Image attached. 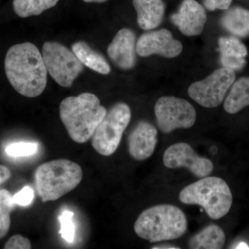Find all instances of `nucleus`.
<instances>
[{"label": "nucleus", "instance_id": "obj_27", "mask_svg": "<svg viewBox=\"0 0 249 249\" xmlns=\"http://www.w3.org/2000/svg\"><path fill=\"white\" fill-rule=\"evenodd\" d=\"M232 0H204L203 4L206 9L209 11L214 10H227L230 7Z\"/></svg>", "mask_w": 249, "mask_h": 249}, {"label": "nucleus", "instance_id": "obj_21", "mask_svg": "<svg viewBox=\"0 0 249 249\" xmlns=\"http://www.w3.org/2000/svg\"><path fill=\"white\" fill-rule=\"evenodd\" d=\"M59 0H14L15 13L20 18L39 16L54 7Z\"/></svg>", "mask_w": 249, "mask_h": 249}, {"label": "nucleus", "instance_id": "obj_10", "mask_svg": "<svg viewBox=\"0 0 249 249\" xmlns=\"http://www.w3.org/2000/svg\"><path fill=\"white\" fill-rule=\"evenodd\" d=\"M163 161L166 168H186L199 178L209 176L214 167L211 160L198 155L186 142H178L168 147L163 155Z\"/></svg>", "mask_w": 249, "mask_h": 249}, {"label": "nucleus", "instance_id": "obj_28", "mask_svg": "<svg viewBox=\"0 0 249 249\" xmlns=\"http://www.w3.org/2000/svg\"><path fill=\"white\" fill-rule=\"evenodd\" d=\"M11 178V172L8 167L0 165V186L9 181Z\"/></svg>", "mask_w": 249, "mask_h": 249}, {"label": "nucleus", "instance_id": "obj_12", "mask_svg": "<svg viewBox=\"0 0 249 249\" xmlns=\"http://www.w3.org/2000/svg\"><path fill=\"white\" fill-rule=\"evenodd\" d=\"M183 34L194 36L201 34L207 21L204 6L196 0H183L178 12L170 18Z\"/></svg>", "mask_w": 249, "mask_h": 249}, {"label": "nucleus", "instance_id": "obj_17", "mask_svg": "<svg viewBox=\"0 0 249 249\" xmlns=\"http://www.w3.org/2000/svg\"><path fill=\"white\" fill-rule=\"evenodd\" d=\"M71 49L79 61L90 70L103 75L109 74L111 71L107 60L101 53L93 50L87 42L83 41L75 42Z\"/></svg>", "mask_w": 249, "mask_h": 249}, {"label": "nucleus", "instance_id": "obj_24", "mask_svg": "<svg viewBox=\"0 0 249 249\" xmlns=\"http://www.w3.org/2000/svg\"><path fill=\"white\" fill-rule=\"evenodd\" d=\"M37 149H38V144L36 142H14L6 147V152L10 157H28L36 154Z\"/></svg>", "mask_w": 249, "mask_h": 249}, {"label": "nucleus", "instance_id": "obj_29", "mask_svg": "<svg viewBox=\"0 0 249 249\" xmlns=\"http://www.w3.org/2000/svg\"><path fill=\"white\" fill-rule=\"evenodd\" d=\"M152 249H179L178 247H175V246L170 245H157L155 246V247H152Z\"/></svg>", "mask_w": 249, "mask_h": 249}, {"label": "nucleus", "instance_id": "obj_14", "mask_svg": "<svg viewBox=\"0 0 249 249\" xmlns=\"http://www.w3.org/2000/svg\"><path fill=\"white\" fill-rule=\"evenodd\" d=\"M158 132L153 124L142 121L132 129L128 139L129 153L134 160H144L155 152Z\"/></svg>", "mask_w": 249, "mask_h": 249}, {"label": "nucleus", "instance_id": "obj_20", "mask_svg": "<svg viewBox=\"0 0 249 249\" xmlns=\"http://www.w3.org/2000/svg\"><path fill=\"white\" fill-rule=\"evenodd\" d=\"M231 88L224 101V108L229 114H234L249 106V77L234 82Z\"/></svg>", "mask_w": 249, "mask_h": 249}, {"label": "nucleus", "instance_id": "obj_2", "mask_svg": "<svg viewBox=\"0 0 249 249\" xmlns=\"http://www.w3.org/2000/svg\"><path fill=\"white\" fill-rule=\"evenodd\" d=\"M60 117L69 136L73 142L85 143L92 137L107 110L96 95L83 93L62 101Z\"/></svg>", "mask_w": 249, "mask_h": 249}, {"label": "nucleus", "instance_id": "obj_11", "mask_svg": "<svg viewBox=\"0 0 249 249\" xmlns=\"http://www.w3.org/2000/svg\"><path fill=\"white\" fill-rule=\"evenodd\" d=\"M182 49L181 42L175 40L173 34L164 29L142 34L137 42V53L142 57L157 54L173 58L178 56Z\"/></svg>", "mask_w": 249, "mask_h": 249}, {"label": "nucleus", "instance_id": "obj_5", "mask_svg": "<svg viewBox=\"0 0 249 249\" xmlns=\"http://www.w3.org/2000/svg\"><path fill=\"white\" fill-rule=\"evenodd\" d=\"M179 199L183 204L199 205L211 219H219L230 211L232 195L224 179L207 176L183 188Z\"/></svg>", "mask_w": 249, "mask_h": 249}, {"label": "nucleus", "instance_id": "obj_3", "mask_svg": "<svg viewBox=\"0 0 249 249\" xmlns=\"http://www.w3.org/2000/svg\"><path fill=\"white\" fill-rule=\"evenodd\" d=\"M188 220L179 208L161 204L149 208L137 218L134 231L150 242L176 240L186 233Z\"/></svg>", "mask_w": 249, "mask_h": 249}, {"label": "nucleus", "instance_id": "obj_1", "mask_svg": "<svg viewBox=\"0 0 249 249\" xmlns=\"http://www.w3.org/2000/svg\"><path fill=\"white\" fill-rule=\"evenodd\" d=\"M4 69L9 83L19 94L40 96L47 83V71L42 53L31 42L18 44L8 50Z\"/></svg>", "mask_w": 249, "mask_h": 249}, {"label": "nucleus", "instance_id": "obj_9", "mask_svg": "<svg viewBox=\"0 0 249 249\" xmlns=\"http://www.w3.org/2000/svg\"><path fill=\"white\" fill-rule=\"evenodd\" d=\"M235 77L233 70L225 67L218 69L205 79L193 83L188 88V94L202 107H217L231 88Z\"/></svg>", "mask_w": 249, "mask_h": 249}, {"label": "nucleus", "instance_id": "obj_30", "mask_svg": "<svg viewBox=\"0 0 249 249\" xmlns=\"http://www.w3.org/2000/svg\"><path fill=\"white\" fill-rule=\"evenodd\" d=\"M86 3H104L108 0H83Z\"/></svg>", "mask_w": 249, "mask_h": 249}, {"label": "nucleus", "instance_id": "obj_13", "mask_svg": "<svg viewBox=\"0 0 249 249\" xmlns=\"http://www.w3.org/2000/svg\"><path fill=\"white\" fill-rule=\"evenodd\" d=\"M137 37L129 29H123L114 36L107 47L111 61L123 70L133 68L137 62Z\"/></svg>", "mask_w": 249, "mask_h": 249}, {"label": "nucleus", "instance_id": "obj_18", "mask_svg": "<svg viewBox=\"0 0 249 249\" xmlns=\"http://www.w3.org/2000/svg\"><path fill=\"white\" fill-rule=\"evenodd\" d=\"M221 18L222 27L237 37L249 36V11L235 6L225 10Z\"/></svg>", "mask_w": 249, "mask_h": 249}, {"label": "nucleus", "instance_id": "obj_22", "mask_svg": "<svg viewBox=\"0 0 249 249\" xmlns=\"http://www.w3.org/2000/svg\"><path fill=\"white\" fill-rule=\"evenodd\" d=\"M16 205L14 197L9 191L0 190V240L9 233L11 227V213Z\"/></svg>", "mask_w": 249, "mask_h": 249}, {"label": "nucleus", "instance_id": "obj_25", "mask_svg": "<svg viewBox=\"0 0 249 249\" xmlns=\"http://www.w3.org/2000/svg\"><path fill=\"white\" fill-rule=\"evenodd\" d=\"M14 202L21 206H27L34 199V191L31 186H26L13 196Z\"/></svg>", "mask_w": 249, "mask_h": 249}, {"label": "nucleus", "instance_id": "obj_4", "mask_svg": "<svg viewBox=\"0 0 249 249\" xmlns=\"http://www.w3.org/2000/svg\"><path fill=\"white\" fill-rule=\"evenodd\" d=\"M83 177L80 165L65 159L39 165L34 175L37 194L42 202L57 200L73 191Z\"/></svg>", "mask_w": 249, "mask_h": 249}, {"label": "nucleus", "instance_id": "obj_6", "mask_svg": "<svg viewBox=\"0 0 249 249\" xmlns=\"http://www.w3.org/2000/svg\"><path fill=\"white\" fill-rule=\"evenodd\" d=\"M131 110L127 104L119 103L107 111L91 137V145L104 157L113 155L120 144L123 134L130 122Z\"/></svg>", "mask_w": 249, "mask_h": 249}, {"label": "nucleus", "instance_id": "obj_26", "mask_svg": "<svg viewBox=\"0 0 249 249\" xmlns=\"http://www.w3.org/2000/svg\"><path fill=\"white\" fill-rule=\"evenodd\" d=\"M30 240L21 235L12 236L4 245L5 249H30Z\"/></svg>", "mask_w": 249, "mask_h": 249}, {"label": "nucleus", "instance_id": "obj_16", "mask_svg": "<svg viewBox=\"0 0 249 249\" xmlns=\"http://www.w3.org/2000/svg\"><path fill=\"white\" fill-rule=\"evenodd\" d=\"M139 27L145 31L160 25L165 14V4L162 0H133Z\"/></svg>", "mask_w": 249, "mask_h": 249}, {"label": "nucleus", "instance_id": "obj_19", "mask_svg": "<svg viewBox=\"0 0 249 249\" xmlns=\"http://www.w3.org/2000/svg\"><path fill=\"white\" fill-rule=\"evenodd\" d=\"M225 241V233L222 228L211 224L193 236L188 247L194 249H220L224 247Z\"/></svg>", "mask_w": 249, "mask_h": 249}, {"label": "nucleus", "instance_id": "obj_7", "mask_svg": "<svg viewBox=\"0 0 249 249\" xmlns=\"http://www.w3.org/2000/svg\"><path fill=\"white\" fill-rule=\"evenodd\" d=\"M42 55L47 73L63 88H70L84 70L75 53L59 42H45Z\"/></svg>", "mask_w": 249, "mask_h": 249}, {"label": "nucleus", "instance_id": "obj_8", "mask_svg": "<svg viewBox=\"0 0 249 249\" xmlns=\"http://www.w3.org/2000/svg\"><path fill=\"white\" fill-rule=\"evenodd\" d=\"M159 128L165 134L177 129H188L194 125L196 114L194 107L182 98L162 96L155 106Z\"/></svg>", "mask_w": 249, "mask_h": 249}, {"label": "nucleus", "instance_id": "obj_23", "mask_svg": "<svg viewBox=\"0 0 249 249\" xmlns=\"http://www.w3.org/2000/svg\"><path fill=\"white\" fill-rule=\"evenodd\" d=\"M73 212L65 211L59 216L60 223V231L59 233L62 238L68 242H73L76 235V226L73 222Z\"/></svg>", "mask_w": 249, "mask_h": 249}, {"label": "nucleus", "instance_id": "obj_31", "mask_svg": "<svg viewBox=\"0 0 249 249\" xmlns=\"http://www.w3.org/2000/svg\"><path fill=\"white\" fill-rule=\"evenodd\" d=\"M237 247H236V248L237 249H249V247H248V245H247V244L245 243V242H241V243L239 244V245H237Z\"/></svg>", "mask_w": 249, "mask_h": 249}, {"label": "nucleus", "instance_id": "obj_15", "mask_svg": "<svg viewBox=\"0 0 249 249\" xmlns=\"http://www.w3.org/2000/svg\"><path fill=\"white\" fill-rule=\"evenodd\" d=\"M220 62L222 67L240 71L246 65L247 55L246 46L235 36L222 37L218 40Z\"/></svg>", "mask_w": 249, "mask_h": 249}]
</instances>
